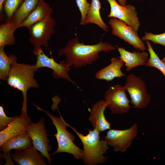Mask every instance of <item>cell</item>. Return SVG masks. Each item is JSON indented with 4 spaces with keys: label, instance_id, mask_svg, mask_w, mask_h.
Returning <instances> with one entry per match:
<instances>
[{
    "label": "cell",
    "instance_id": "6da1fadb",
    "mask_svg": "<svg viewBox=\"0 0 165 165\" xmlns=\"http://www.w3.org/2000/svg\"><path fill=\"white\" fill-rule=\"evenodd\" d=\"M116 49L109 43L101 41L94 45L84 44L79 42L76 36L69 40L64 48L60 50L58 54L66 56L65 61L68 65L79 68L97 61L99 58L100 52H107Z\"/></svg>",
    "mask_w": 165,
    "mask_h": 165
},
{
    "label": "cell",
    "instance_id": "e0dca14e",
    "mask_svg": "<svg viewBox=\"0 0 165 165\" xmlns=\"http://www.w3.org/2000/svg\"><path fill=\"white\" fill-rule=\"evenodd\" d=\"M111 63L108 65L97 72L95 75L97 79L105 80L106 81H112L116 78L125 76L121 71L124 63L119 58L115 57L111 59Z\"/></svg>",
    "mask_w": 165,
    "mask_h": 165
},
{
    "label": "cell",
    "instance_id": "ba28073f",
    "mask_svg": "<svg viewBox=\"0 0 165 165\" xmlns=\"http://www.w3.org/2000/svg\"><path fill=\"white\" fill-rule=\"evenodd\" d=\"M26 133L31 138L34 147L47 159L50 164L51 159L49 152L51 151L52 146L49 143L50 140L44 118L42 117L36 123L31 121L27 128Z\"/></svg>",
    "mask_w": 165,
    "mask_h": 165
},
{
    "label": "cell",
    "instance_id": "484cf974",
    "mask_svg": "<svg viewBox=\"0 0 165 165\" xmlns=\"http://www.w3.org/2000/svg\"><path fill=\"white\" fill-rule=\"evenodd\" d=\"M76 2L81 14L80 24L85 25L86 24V20L90 4L87 2L86 0H76Z\"/></svg>",
    "mask_w": 165,
    "mask_h": 165
},
{
    "label": "cell",
    "instance_id": "9a60e30c",
    "mask_svg": "<svg viewBox=\"0 0 165 165\" xmlns=\"http://www.w3.org/2000/svg\"><path fill=\"white\" fill-rule=\"evenodd\" d=\"M107 103L105 100L98 101L93 105L89 120L91 123L93 129L103 131L111 129V124L106 119L105 111Z\"/></svg>",
    "mask_w": 165,
    "mask_h": 165
},
{
    "label": "cell",
    "instance_id": "2e32d148",
    "mask_svg": "<svg viewBox=\"0 0 165 165\" xmlns=\"http://www.w3.org/2000/svg\"><path fill=\"white\" fill-rule=\"evenodd\" d=\"M120 57H119L125 63L127 72L130 71L134 68L139 66L146 65L148 59L149 54L145 51L142 52H129L123 47L116 46Z\"/></svg>",
    "mask_w": 165,
    "mask_h": 165
},
{
    "label": "cell",
    "instance_id": "603a6c76",
    "mask_svg": "<svg viewBox=\"0 0 165 165\" xmlns=\"http://www.w3.org/2000/svg\"><path fill=\"white\" fill-rule=\"evenodd\" d=\"M17 61V57L14 55L8 56L4 51V46L0 47V79L7 80L11 69L12 63Z\"/></svg>",
    "mask_w": 165,
    "mask_h": 165
},
{
    "label": "cell",
    "instance_id": "8fae6325",
    "mask_svg": "<svg viewBox=\"0 0 165 165\" xmlns=\"http://www.w3.org/2000/svg\"><path fill=\"white\" fill-rule=\"evenodd\" d=\"M112 34L132 46L135 49L144 51L146 49L137 32L122 20L113 17L108 22Z\"/></svg>",
    "mask_w": 165,
    "mask_h": 165
},
{
    "label": "cell",
    "instance_id": "52a82bcc",
    "mask_svg": "<svg viewBox=\"0 0 165 165\" xmlns=\"http://www.w3.org/2000/svg\"><path fill=\"white\" fill-rule=\"evenodd\" d=\"M41 46H34L33 53L37 57L36 63L35 65L37 69L42 67H46L52 70V75L55 79H66L71 83L76 85L75 82L70 78L68 72L71 70L70 67L64 61L59 63L55 61L52 58L48 57L44 53Z\"/></svg>",
    "mask_w": 165,
    "mask_h": 165
},
{
    "label": "cell",
    "instance_id": "4316f807",
    "mask_svg": "<svg viewBox=\"0 0 165 165\" xmlns=\"http://www.w3.org/2000/svg\"><path fill=\"white\" fill-rule=\"evenodd\" d=\"M141 39L142 41H151L154 43L160 44L165 46V33L154 34L145 32V35Z\"/></svg>",
    "mask_w": 165,
    "mask_h": 165
},
{
    "label": "cell",
    "instance_id": "1f68e13d",
    "mask_svg": "<svg viewBox=\"0 0 165 165\" xmlns=\"http://www.w3.org/2000/svg\"><path fill=\"white\" fill-rule=\"evenodd\" d=\"M139 0L142 1V0Z\"/></svg>",
    "mask_w": 165,
    "mask_h": 165
},
{
    "label": "cell",
    "instance_id": "d4e9b609",
    "mask_svg": "<svg viewBox=\"0 0 165 165\" xmlns=\"http://www.w3.org/2000/svg\"><path fill=\"white\" fill-rule=\"evenodd\" d=\"M24 0H5L2 6L6 21L9 20Z\"/></svg>",
    "mask_w": 165,
    "mask_h": 165
},
{
    "label": "cell",
    "instance_id": "4fadbf2b",
    "mask_svg": "<svg viewBox=\"0 0 165 165\" xmlns=\"http://www.w3.org/2000/svg\"><path fill=\"white\" fill-rule=\"evenodd\" d=\"M11 154L12 159L18 165H46L45 157L32 144L26 148L15 150Z\"/></svg>",
    "mask_w": 165,
    "mask_h": 165
},
{
    "label": "cell",
    "instance_id": "5bb4252c",
    "mask_svg": "<svg viewBox=\"0 0 165 165\" xmlns=\"http://www.w3.org/2000/svg\"><path fill=\"white\" fill-rule=\"evenodd\" d=\"M20 116L6 128L0 132V145L11 137L22 133H26L28 127L31 121L27 113L21 112Z\"/></svg>",
    "mask_w": 165,
    "mask_h": 165
},
{
    "label": "cell",
    "instance_id": "5b68a950",
    "mask_svg": "<svg viewBox=\"0 0 165 165\" xmlns=\"http://www.w3.org/2000/svg\"><path fill=\"white\" fill-rule=\"evenodd\" d=\"M124 87L129 93L130 102L134 108H145L151 101L145 82L140 77L131 74L127 76Z\"/></svg>",
    "mask_w": 165,
    "mask_h": 165
},
{
    "label": "cell",
    "instance_id": "4dcf8cb0",
    "mask_svg": "<svg viewBox=\"0 0 165 165\" xmlns=\"http://www.w3.org/2000/svg\"><path fill=\"white\" fill-rule=\"evenodd\" d=\"M162 60L165 63V55L163 58Z\"/></svg>",
    "mask_w": 165,
    "mask_h": 165
},
{
    "label": "cell",
    "instance_id": "7c38bea8",
    "mask_svg": "<svg viewBox=\"0 0 165 165\" xmlns=\"http://www.w3.org/2000/svg\"><path fill=\"white\" fill-rule=\"evenodd\" d=\"M110 6V12L107 17H114L122 20L131 27L135 31H138L140 22L138 13L134 6L128 4L122 6L116 0H107Z\"/></svg>",
    "mask_w": 165,
    "mask_h": 165
},
{
    "label": "cell",
    "instance_id": "ffe728a7",
    "mask_svg": "<svg viewBox=\"0 0 165 165\" xmlns=\"http://www.w3.org/2000/svg\"><path fill=\"white\" fill-rule=\"evenodd\" d=\"M42 0H24L9 21L17 28H19L22 22L38 6Z\"/></svg>",
    "mask_w": 165,
    "mask_h": 165
},
{
    "label": "cell",
    "instance_id": "7402d4cb",
    "mask_svg": "<svg viewBox=\"0 0 165 165\" xmlns=\"http://www.w3.org/2000/svg\"><path fill=\"white\" fill-rule=\"evenodd\" d=\"M17 28L9 21L0 26V47L13 46L15 43L14 33Z\"/></svg>",
    "mask_w": 165,
    "mask_h": 165
},
{
    "label": "cell",
    "instance_id": "3957f363",
    "mask_svg": "<svg viewBox=\"0 0 165 165\" xmlns=\"http://www.w3.org/2000/svg\"><path fill=\"white\" fill-rule=\"evenodd\" d=\"M17 61L11 64V69L7 80V84L11 87L21 91L23 96L22 108L21 112L27 113V94L32 88H38L39 85L34 78L38 70L35 65L17 63Z\"/></svg>",
    "mask_w": 165,
    "mask_h": 165
},
{
    "label": "cell",
    "instance_id": "7a4b0ae2",
    "mask_svg": "<svg viewBox=\"0 0 165 165\" xmlns=\"http://www.w3.org/2000/svg\"><path fill=\"white\" fill-rule=\"evenodd\" d=\"M81 140L83 145L81 159L85 164L94 165L105 163L108 157L104 156L108 149L106 141L101 140L100 131L96 129H88V134L84 135L68 123Z\"/></svg>",
    "mask_w": 165,
    "mask_h": 165
},
{
    "label": "cell",
    "instance_id": "83f0119b",
    "mask_svg": "<svg viewBox=\"0 0 165 165\" xmlns=\"http://www.w3.org/2000/svg\"><path fill=\"white\" fill-rule=\"evenodd\" d=\"M18 116L17 115L13 117L8 116L5 114L2 105L0 106V131L3 130Z\"/></svg>",
    "mask_w": 165,
    "mask_h": 165
},
{
    "label": "cell",
    "instance_id": "cb8c5ba5",
    "mask_svg": "<svg viewBox=\"0 0 165 165\" xmlns=\"http://www.w3.org/2000/svg\"><path fill=\"white\" fill-rule=\"evenodd\" d=\"M148 46L150 57L148 58L146 66L155 68L160 70L165 77V63L161 60L153 50L150 42L145 41Z\"/></svg>",
    "mask_w": 165,
    "mask_h": 165
},
{
    "label": "cell",
    "instance_id": "277c9868",
    "mask_svg": "<svg viewBox=\"0 0 165 165\" xmlns=\"http://www.w3.org/2000/svg\"><path fill=\"white\" fill-rule=\"evenodd\" d=\"M38 110L45 112L50 117L56 129L57 132L54 135L56 137L58 146L57 150L51 153L53 155L61 152H66L72 155L76 159H81L83 150L77 146L74 143L75 136L66 129L67 123L61 115L57 117L33 104Z\"/></svg>",
    "mask_w": 165,
    "mask_h": 165
},
{
    "label": "cell",
    "instance_id": "d6986e66",
    "mask_svg": "<svg viewBox=\"0 0 165 165\" xmlns=\"http://www.w3.org/2000/svg\"><path fill=\"white\" fill-rule=\"evenodd\" d=\"M32 144V140L27 133H22L9 138L0 145L4 154L10 153L12 150L22 149Z\"/></svg>",
    "mask_w": 165,
    "mask_h": 165
},
{
    "label": "cell",
    "instance_id": "8992f818",
    "mask_svg": "<svg viewBox=\"0 0 165 165\" xmlns=\"http://www.w3.org/2000/svg\"><path fill=\"white\" fill-rule=\"evenodd\" d=\"M138 126L136 123L129 128L123 130L110 129L104 137L108 146L112 147L115 152H126L129 148L133 140L136 137Z\"/></svg>",
    "mask_w": 165,
    "mask_h": 165
},
{
    "label": "cell",
    "instance_id": "30bf717a",
    "mask_svg": "<svg viewBox=\"0 0 165 165\" xmlns=\"http://www.w3.org/2000/svg\"><path fill=\"white\" fill-rule=\"evenodd\" d=\"M56 24L55 20L50 16L31 25L28 28L30 43L34 46L48 47V41L54 33Z\"/></svg>",
    "mask_w": 165,
    "mask_h": 165
},
{
    "label": "cell",
    "instance_id": "f1b7e54d",
    "mask_svg": "<svg viewBox=\"0 0 165 165\" xmlns=\"http://www.w3.org/2000/svg\"><path fill=\"white\" fill-rule=\"evenodd\" d=\"M5 0H0V12L1 14V17L3 16L2 14V6Z\"/></svg>",
    "mask_w": 165,
    "mask_h": 165
},
{
    "label": "cell",
    "instance_id": "ac0fdd59",
    "mask_svg": "<svg viewBox=\"0 0 165 165\" xmlns=\"http://www.w3.org/2000/svg\"><path fill=\"white\" fill-rule=\"evenodd\" d=\"M53 12L49 5L42 0L38 6L22 22L20 28L25 27L28 29L33 24L51 16Z\"/></svg>",
    "mask_w": 165,
    "mask_h": 165
},
{
    "label": "cell",
    "instance_id": "f546056e",
    "mask_svg": "<svg viewBox=\"0 0 165 165\" xmlns=\"http://www.w3.org/2000/svg\"><path fill=\"white\" fill-rule=\"evenodd\" d=\"M120 4L122 6L126 5L127 1L126 0H118Z\"/></svg>",
    "mask_w": 165,
    "mask_h": 165
},
{
    "label": "cell",
    "instance_id": "9c48e42d",
    "mask_svg": "<svg viewBox=\"0 0 165 165\" xmlns=\"http://www.w3.org/2000/svg\"><path fill=\"white\" fill-rule=\"evenodd\" d=\"M125 87L120 84L110 86L105 93L104 98L107 107L115 114L127 113L131 106Z\"/></svg>",
    "mask_w": 165,
    "mask_h": 165
},
{
    "label": "cell",
    "instance_id": "44dd1931",
    "mask_svg": "<svg viewBox=\"0 0 165 165\" xmlns=\"http://www.w3.org/2000/svg\"><path fill=\"white\" fill-rule=\"evenodd\" d=\"M101 6L99 0H92L87 13L86 24H95L107 32L108 31L109 27L101 17L100 13Z\"/></svg>",
    "mask_w": 165,
    "mask_h": 165
}]
</instances>
